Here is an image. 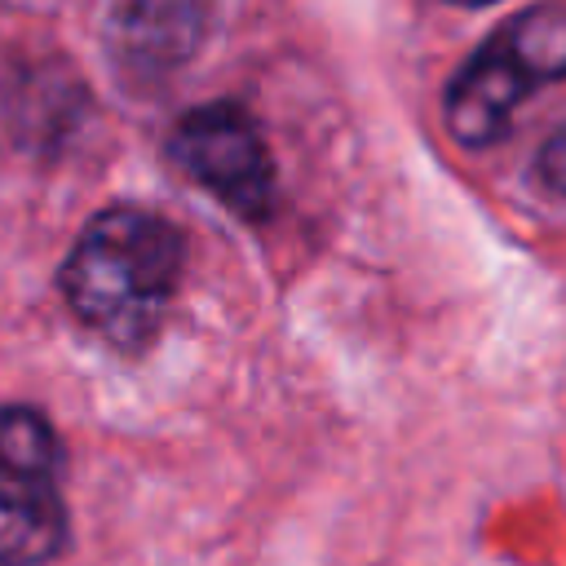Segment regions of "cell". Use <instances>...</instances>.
I'll list each match as a JSON object with an SVG mask.
<instances>
[{
  "mask_svg": "<svg viewBox=\"0 0 566 566\" xmlns=\"http://www.w3.org/2000/svg\"><path fill=\"white\" fill-rule=\"evenodd\" d=\"M186 265V239L150 208H106L62 265L71 310L115 349H142L159 332Z\"/></svg>",
  "mask_w": 566,
  "mask_h": 566,
  "instance_id": "obj_1",
  "label": "cell"
},
{
  "mask_svg": "<svg viewBox=\"0 0 566 566\" xmlns=\"http://www.w3.org/2000/svg\"><path fill=\"white\" fill-rule=\"evenodd\" d=\"M566 75V4H535L504 22L447 84L442 115L460 146L504 137L513 106Z\"/></svg>",
  "mask_w": 566,
  "mask_h": 566,
  "instance_id": "obj_2",
  "label": "cell"
},
{
  "mask_svg": "<svg viewBox=\"0 0 566 566\" xmlns=\"http://www.w3.org/2000/svg\"><path fill=\"white\" fill-rule=\"evenodd\" d=\"M66 539L62 442L35 407L0 411V566H40Z\"/></svg>",
  "mask_w": 566,
  "mask_h": 566,
  "instance_id": "obj_3",
  "label": "cell"
},
{
  "mask_svg": "<svg viewBox=\"0 0 566 566\" xmlns=\"http://www.w3.org/2000/svg\"><path fill=\"white\" fill-rule=\"evenodd\" d=\"M172 159L203 190H212L243 221H261L274 208V164L261 137V124L239 102H208L181 115L172 142Z\"/></svg>",
  "mask_w": 566,
  "mask_h": 566,
  "instance_id": "obj_4",
  "label": "cell"
},
{
  "mask_svg": "<svg viewBox=\"0 0 566 566\" xmlns=\"http://www.w3.org/2000/svg\"><path fill=\"white\" fill-rule=\"evenodd\" d=\"M208 35V0H115L106 44L133 88L168 80Z\"/></svg>",
  "mask_w": 566,
  "mask_h": 566,
  "instance_id": "obj_5",
  "label": "cell"
},
{
  "mask_svg": "<svg viewBox=\"0 0 566 566\" xmlns=\"http://www.w3.org/2000/svg\"><path fill=\"white\" fill-rule=\"evenodd\" d=\"M535 172H539V181L548 186V190H557V195H566V124L539 146V159H535Z\"/></svg>",
  "mask_w": 566,
  "mask_h": 566,
  "instance_id": "obj_6",
  "label": "cell"
},
{
  "mask_svg": "<svg viewBox=\"0 0 566 566\" xmlns=\"http://www.w3.org/2000/svg\"><path fill=\"white\" fill-rule=\"evenodd\" d=\"M451 4H469V9H482V4H495V0H451Z\"/></svg>",
  "mask_w": 566,
  "mask_h": 566,
  "instance_id": "obj_7",
  "label": "cell"
}]
</instances>
